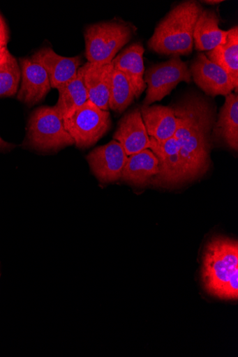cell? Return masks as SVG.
Masks as SVG:
<instances>
[{"mask_svg": "<svg viewBox=\"0 0 238 357\" xmlns=\"http://www.w3.org/2000/svg\"><path fill=\"white\" fill-rule=\"evenodd\" d=\"M172 107L178 120L174 138L179 147L184 181L196 179L205 174L211 165L215 109L195 93L186 96Z\"/></svg>", "mask_w": 238, "mask_h": 357, "instance_id": "cell-1", "label": "cell"}, {"mask_svg": "<svg viewBox=\"0 0 238 357\" xmlns=\"http://www.w3.org/2000/svg\"><path fill=\"white\" fill-rule=\"evenodd\" d=\"M202 10L196 1H186L174 8L156 27L148 42L149 48L168 56L191 54L195 26Z\"/></svg>", "mask_w": 238, "mask_h": 357, "instance_id": "cell-2", "label": "cell"}, {"mask_svg": "<svg viewBox=\"0 0 238 357\" xmlns=\"http://www.w3.org/2000/svg\"><path fill=\"white\" fill-rule=\"evenodd\" d=\"M202 279L210 294L223 300L238 298V244L214 238L203 257Z\"/></svg>", "mask_w": 238, "mask_h": 357, "instance_id": "cell-3", "label": "cell"}, {"mask_svg": "<svg viewBox=\"0 0 238 357\" xmlns=\"http://www.w3.org/2000/svg\"><path fill=\"white\" fill-rule=\"evenodd\" d=\"M131 38L132 30L125 24L101 22L89 26L84 31L85 55L88 62L111 63Z\"/></svg>", "mask_w": 238, "mask_h": 357, "instance_id": "cell-4", "label": "cell"}, {"mask_svg": "<svg viewBox=\"0 0 238 357\" xmlns=\"http://www.w3.org/2000/svg\"><path fill=\"white\" fill-rule=\"evenodd\" d=\"M27 140L31 147L41 151H56L75 144L55 107H40L31 114Z\"/></svg>", "mask_w": 238, "mask_h": 357, "instance_id": "cell-5", "label": "cell"}, {"mask_svg": "<svg viewBox=\"0 0 238 357\" xmlns=\"http://www.w3.org/2000/svg\"><path fill=\"white\" fill-rule=\"evenodd\" d=\"M63 120L66 131L80 149L94 145L107 134L112 124L110 113L89 100Z\"/></svg>", "mask_w": 238, "mask_h": 357, "instance_id": "cell-6", "label": "cell"}, {"mask_svg": "<svg viewBox=\"0 0 238 357\" xmlns=\"http://www.w3.org/2000/svg\"><path fill=\"white\" fill-rule=\"evenodd\" d=\"M191 73L188 65L179 56L153 65L144 77L147 86L144 106L161 101L181 82L190 83Z\"/></svg>", "mask_w": 238, "mask_h": 357, "instance_id": "cell-7", "label": "cell"}, {"mask_svg": "<svg viewBox=\"0 0 238 357\" xmlns=\"http://www.w3.org/2000/svg\"><path fill=\"white\" fill-rule=\"evenodd\" d=\"M127 158L124 149L114 139L96 148L87 157L91 172L102 183H111L121 178Z\"/></svg>", "mask_w": 238, "mask_h": 357, "instance_id": "cell-8", "label": "cell"}, {"mask_svg": "<svg viewBox=\"0 0 238 357\" xmlns=\"http://www.w3.org/2000/svg\"><path fill=\"white\" fill-rule=\"evenodd\" d=\"M190 71L194 82L207 95L226 96L235 89L227 73L205 54H198Z\"/></svg>", "mask_w": 238, "mask_h": 357, "instance_id": "cell-9", "label": "cell"}, {"mask_svg": "<svg viewBox=\"0 0 238 357\" xmlns=\"http://www.w3.org/2000/svg\"><path fill=\"white\" fill-rule=\"evenodd\" d=\"M149 149L158 160V174L153 181L160 185H176L184 181L179 147L174 137L158 142L150 137Z\"/></svg>", "mask_w": 238, "mask_h": 357, "instance_id": "cell-10", "label": "cell"}, {"mask_svg": "<svg viewBox=\"0 0 238 357\" xmlns=\"http://www.w3.org/2000/svg\"><path fill=\"white\" fill-rule=\"evenodd\" d=\"M22 84L17 99L31 107L43 101L51 89L49 76L42 65L29 59H20Z\"/></svg>", "mask_w": 238, "mask_h": 357, "instance_id": "cell-11", "label": "cell"}, {"mask_svg": "<svg viewBox=\"0 0 238 357\" xmlns=\"http://www.w3.org/2000/svg\"><path fill=\"white\" fill-rule=\"evenodd\" d=\"M31 59L42 65L49 76L51 87L57 89L75 78L82 64L80 56H62L50 47L40 50Z\"/></svg>", "mask_w": 238, "mask_h": 357, "instance_id": "cell-12", "label": "cell"}, {"mask_svg": "<svg viewBox=\"0 0 238 357\" xmlns=\"http://www.w3.org/2000/svg\"><path fill=\"white\" fill-rule=\"evenodd\" d=\"M114 139L121 144L128 156L149 149L150 137L139 109L129 112L121 119Z\"/></svg>", "mask_w": 238, "mask_h": 357, "instance_id": "cell-13", "label": "cell"}, {"mask_svg": "<svg viewBox=\"0 0 238 357\" xmlns=\"http://www.w3.org/2000/svg\"><path fill=\"white\" fill-rule=\"evenodd\" d=\"M84 84L89 100L99 109L109 111L110 94L114 66L87 62L83 66Z\"/></svg>", "mask_w": 238, "mask_h": 357, "instance_id": "cell-14", "label": "cell"}, {"mask_svg": "<svg viewBox=\"0 0 238 357\" xmlns=\"http://www.w3.org/2000/svg\"><path fill=\"white\" fill-rule=\"evenodd\" d=\"M144 48L135 43L117 55L112 61L115 69L121 71L133 87L135 98L139 99L147 86L144 82Z\"/></svg>", "mask_w": 238, "mask_h": 357, "instance_id": "cell-15", "label": "cell"}, {"mask_svg": "<svg viewBox=\"0 0 238 357\" xmlns=\"http://www.w3.org/2000/svg\"><path fill=\"white\" fill-rule=\"evenodd\" d=\"M140 111L149 137L158 142L174 137L178 120L172 107L143 105Z\"/></svg>", "mask_w": 238, "mask_h": 357, "instance_id": "cell-16", "label": "cell"}, {"mask_svg": "<svg viewBox=\"0 0 238 357\" xmlns=\"http://www.w3.org/2000/svg\"><path fill=\"white\" fill-rule=\"evenodd\" d=\"M220 19L212 10H202L193 32V45L198 52L211 51L223 44L228 31L219 28Z\"/></svg>", "mask_w": 238, "mask_h": 357, "instance_id": "cell-17", "label": "cell"}, {"mask_svg": "<svg viewBox=\"0 0 238 357\" xmlns=\"http://www.w3.org/2000/svg\"><path fill=\"white\" fill-rule=\"evenodd\" d=\"M158 172V158L148 149L128 156L121 178L135 185H144L153 181Z\"/></svg>", "mask_w": 238, "mask_h": 357, "instance_id": "cell-18", "label": "cell"}, {"mask_svg": "<svg viewBox=\"0 0 238 357\" xmlns=\"http://www.w3.org/2000/svg\"><path fill=\"white\" fill-rule=\"evenodd\" d=\"M211 61L218 64L229 75L236 93L238 87V27L228 30L225 41L206 54Z\"/></svg>", "mask_w": 238, "mask_h": 357, "instance_id": "cell-19", "label": "cell"}, {"mask_svg": "<svg viewBox=\"0 0 238 357\" xmlns=\"http://www.w3.org/2000/svg\"><path fill=\"white\" fill-rule=\"evenodd\" d=\"M214 128L216 134L233 151L238 150V96L230 93L221 108Z\"/></svg>", "mask_w": 238, "mask_h": 357, "instance_id": "cell-20", "label": "cell"}, {"mask_svg": "<svg viewBox=\"0 0 238 357\" xmlns=\"http://www.w3.org/2000/svg\"><path fill=\"white\" fill-rule=\"evenodd\" d=\"M59 100L54 106L64 118L89 101L84 80V68H80L77 76L58 89Z\"/></svg>", "mask_w": 238, "mask_h": 357, "instance_id": "cell-21", "label": "cell"}, {"mask_svg": "<svg viewBox=\"0 0 238 357\" xmlns=\"http://www.w3.org/2000/svg\"><path fill=\"white\" fill-rule=\"evenodd\" d=\"M134 98L133 87L126 77L114 68L110 94V109L121 114L130 106Z\"/></svg>", "mask_w": 238, "mask_h": 357, "instance_id": "cell-22", "label": "cell"}, {"mask_svg": "<svg viewBox=\"0 0 238 357\" xmlns=\"http://www.w3.org/2000/svg\"><path fill=\"white\" fill-rule=\"evenodd\" d=\"M21 79V69L17 60L10 54L0 65V97L17 93Z\"/></svg>", "mask_w": 238, "mask_h": 357, "instance_id": "cell-23", "label": "cell"}, {"mask_svg": "<svg viewBox=\"0 0 238 357\" xmlns=\"http://www.w3.org/2000/svg\"><path fill=\"white\" fill-rule=\"evenodd\" d=\"M8 40L9 31L8 26L2 15H0V45L7 46Z\"/></svg>", "mask_w": 238, "mask_h": 357, "instance_id": "cell-24", "label": "cell"}, {"mask_svg": "<svg viewBox=\"0 0 238 357\" xmlns=\"http://www.w3.org/2000/svg\"><path fill=\"white\" fill-rule=\"evenodd\" d=\"M10 54L7 46L0 45V65L7 59Z\"/></svg>", "mask_w": 238, "mask_h": 357, "instance_id": "cell-25", "label": "cell"}, {"mask_svg": "<svg viewBox=\"0 0 238 357\" xmlns=\"http://www.w3.org/2000/svg\"><path fill=\"white\" fill-rule=\"evenodd\" d=\"M13 146V144L5 142L1 137H0V151L8 150L11 149Z\"/></svg>", "mask_w": 238, "mask_h": 357, "instance_id": "cell-26", "label": "cell"}, {"mask_svg": "<svg viewBox=\"0 0 238 357\" xmlns=\"http://www.w3.org/2000/svg\"><path fill=\"white\" fill-rule=\"evenodd\" d=\"M222 0H207V1H201V3H204L208 5H217L223 3Z\"/></svg>", "mask_w": 238, "mask_h": 357, "instance_id": "cell-27", "label": "cell"}]
</instances>
